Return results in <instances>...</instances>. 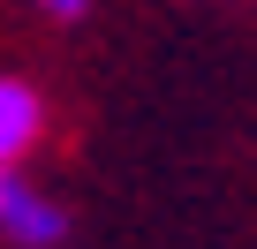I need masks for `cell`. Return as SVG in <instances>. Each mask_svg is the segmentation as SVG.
<instances>
[{"label":"cell","mask_w":257,"mask_h":249,"mask_svg":"<svg viewBox=\"0 0 257 249\" xmlns=\"http://www.w3.org/2000/svg\"><path fill=\"white\" fill-rule=\"evenodd\" d=\"M38 136H46V98H38V83L0 76V166H23Z\"/></svg>","instance_id":"obj_2"},{"label":"cell","mask_w":257,"mask_h":249,"mask_svg":"<svg viewBox=\"0 0 257 249\" xmlns=\"http://www.w3.org/2000/svg\"><path fill=\"white\" fill-rule=\"evenodd\" d=\"M0 241H16V249H61L68 241V211L23 166H0Z\"/></svg>","instance_id":"obj_1"},{"label":"cell","mask_w":257,"mask_h":249,"mask_svg":"<svg viewBox=\"0 0 257 249\" xmlns=\"http://www.w3.org/2000/svg\"><path fill=\"white\" fill-rule=\"evenodd\" d=\"M38 16H53V23H76V16H91V0H31Z\"/></svg>","instance_id":"obj_3"}]
</instances>
